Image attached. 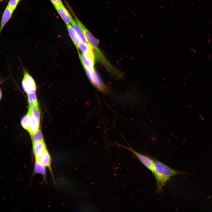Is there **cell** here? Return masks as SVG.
<instances>
[{
	"label": "cell",
	"mask_w": 212,
	"mask_h": 212,
	"mask_svg": "<svg viewBox=\"0 0 212 212\" xmlns=\"http://www.w3.org/2000/svg\"><path fill=\"white\" fill-rule=\"evenodd\" d=\"M18 4L17 0H9L7 6L14 11L16 9Z\"/></svg>",
	"instance_id": "d6986e66"
},
{
	"label": "cell",
	"mask_w": 212,
	"mask_h": 212,
	"mask_svg": "<svg viewBox=\"0 0 212 212\" xmlns=\"http://www.w3.org/2000/svg\"><path fill=\"white\" fill-rule=\"evenodd\" d=\"M14 11L7 5L3 13L0 25V35L3 28L12 18Z\"/></svg>",
	"instance_id": "52a82bcc"
},
{
	"label": "cell",
	"mask_w": 212,
	"mask_h": 212,
	"mask_svg": "<svg viewBox=\"0 0 212 212\" xmlns=\"http://www.w3.org/2000/svg\"><path fill=\"white\" fill-rule=\"evenodd\" d=\"M30 115V121L28 131L31 135L39 129L40 121L36 118Z\"/></svg>",
	"instance_id": "4fadbf2b"
},
{
	"label": "cell",
	"mask_w": 212,
	"mask_h": 212,
	"mask_svg": "<svg viewBox=\"0 0 212 212\" xmlns=\"http://www.w3.org/2000/svg\"><path fill=\"white\" fill-rule=\"evenodd\" d=\"M23 78L22 81L21 86L24 91L27 94L35 92L36 85L32 77L26 70L24 71Z\"/></svg>",
	"instance_id": "3957f363"
},
{
	"label": "cell",
	"mask_w": 212,
	"mask_h": 212,
	"mask_svg": "<svg viewBox=\"0 0 212 212\" xmlns=\"http://www.w3.org/2000/svg\"><path fill=\"white\" fill-rule=\"evenodd\" d=\"M90 73L91 74L88 78L92 84L102 92L105 94L109 93V90L101 82L95 70Z\"/></svg>",
	"instance_id": "277c9868"
},
{
	"label": "cell",
	"mask_w": 212,
	"mask_h": 212,
	"mask_svg": "<svg viewBox=\"0 0 212 212\" xmlns=\"http://www.w3.org/2000/svg\"><path fill=\"white\" fill-rule=\"evenodd\" d=\"M78 54L81 62L85 69H87L90 72H93L95 70L94 67L95 61L87 55L82 53L81 54L78 51Z\"/></svg>",
	"instance_id": "8992f818"
},
{
	"label": "cell",
	"mask_w": 212,
	"mask_h": 212,
	"mask_svg": "<svg viewBox=\"0 0 212 212\" xmlns=\"http://www.w3.org/2000/svg\"><path fill=\"white\" fill-rule=\"evenodd\" d=\"M3 82L2 80H1L0 79V84ZM2 96V93L1 89L0 87V101L1 99Z\"/></svg>",
	"instance_id": "44dd1931"
},
{
	"label": "cell",
	"mask_w": 212,
	"mask_h": 212,
	"mask_svg": "<svg viewBox=\"0 0 212 212\" xmlns=\"http://www.w3.org/2000/svg\"><path fill=\"white\" fill-rule=\"evenodd\" d=\"M66 25L69 36L78 51L81 41L72 25L69 24Z\"/></svg>",
	"instance_id": "30bf717a"
},
{
	"label": "cell",
	"mask_w": 212,
	"mask_h": 212,
	"mask_svg": "<svg viewBox=\"0 0 212 212\" xmlns=\"http://www.w3.org/2000/svg\"><path fill=\"white\" fill-rule=\"evenodd\" d=\"M54 6L66 25L70 24L73 18L63 4Z\"/></svg>",
	"instance_id": "5b68a950"
},
{
	"label": "cell",
	"mask_w": 212,
	"mask_h": 212,
	"mask_svg": "<svg viewBox=\"0 0 212 212\" xmlns=\"http://www.w3.org/2000/svg\"><path fill=\"white\" fill-rule=\"evenodd\" d=\"M119 145L132 153L146 168L151 171L152 172L153 167V158L138 153L132 148L130 146L129 147H127L122 145Z\"/></svg>",
	"instance_id": "7a4b0ae2"
},
{
	"label": "cell",
	"mask_w": 212,
	"mask_h": 212,
	"mask_svg": "<svg viewBox=\"0 0 212 212\" xmlns=\"http://www.w3.org/2000/svg\"><path fill=\"white\" fill-rule=\"evenodd\" d=\"M45 167V166L35 161L34 167V172L36 174L40 173L43 176L45 177L46 174Z\"/></svg>",
	"instance_id": "2e32d148"
},
{
	"label": "cell",
	"mask_w": 212,
	"mask_h": 212,
	"mask_svg": "<svg viewBox=\"0 0 212 212\" xmlns=\"http://www.w3.org/2000/svg\"><path fill=\"white\" fill-rule=\"evenodd\" d=\"M27 94L29 107H38L37 100L35 92L29 93Z\"/></svg>",
	"instance_id": "5bb4252c"
},
{
	"label": "cell",
	"mask_w": 212,
	"mask_h": 212,
	"mask_svg": "<svg viewBox=\"0 0 212 212\" xmlns=\"http://www.w3.org/2000/svg\"><path fill=\"white\" fill-rule=\"evenodd\" d=\"M30 115L40 121V112L38 107H30L28 113Z\"/></svg>",
	"instance_id": "e0dca14e"
},
{
	"label": "cell",
	"mask_w": 212,
	"mask_h": 212,
	"mask_svg": "<svg viewBox=\"0 0 212 212\" xmlns=\"http://www.w3.org/2000/svg\"><path fill=\"white\" fill-rule=\"evenodd\" d=\"M152 173L156 180V193H158L162 192L163 186L171 177L178 174H187L185 172L171 168L155 158Z\"/></svg>",
	"instance_id": "6da1fadb"
},
{
	"label": "cell",
	"mask_w": 212,
	"mask_h": 212,
	"mask_svg": "<svg viewBox=\"0 0 212 212\" xmlns=\"http://www.w3.org/2000/svg\"><path fill=\"white\" fill-rule=\"evenodd\" d=\"M17 0L18 2V3H19L21 0Z\"/></svg>",
	"instance_id": "7402d4cb"
},
{
	"label": "cell",
	"mask_w": 212,
	"mask_h": 212,
	"mask_svg": "<svg viewBox=\"0 0 212 212\" xmlns=\"http://www.w3.org/2000/svg\"><path fill=\"white\" fill-rule=\"evenodd\" d=\"M30 115L28 113L21 119V123L22 127L28 131L30 121Z\"/></svg>",
	"instance_id": "ac0fdd59"
},
{
	"label": "cell",
	"mask_w": 212,
	"mask_h": 212,
	"mask_svg": "<svg viewBox=\"0 0 212 212\" xmlns=\"http://www.w3.org/2000/svg\"><path fill=\"white\" fill-rule=\"evenodd\" d=\"M3 0H0V1H2Z\"/></svg>",
	"instance_id": "603a6c76"
},
{
	"label": "cell",
	"mask_w": 212,
	"mask_h": 212,
	"mask_svg": "<svg viewBox=\"0 0 212 212\" xmlns=\"http://www.w3.org/2000/svg\"><path fill=\"white\" fill-rule=\"evenodd\" d=\"M79 49H80L82 53L87 55L91 58L93 60L95 61V59L94 54L89 44L87 45L80 42L79 46Z\"/></svg>",
	"instance_id": "8fae6325"
},
{
	"label": "cell",
	"mask_w": 212,
	"mask_h": 212,
	"mask_svg": "<svg viewBox=\"0 0 212 212\" xmlns=\"http://www.w3.org/2000/svg\"><path fill=\"white\" fill-rule=\"evenodd\" d=\"M33 151L35 160L39 158L47 150L43 141L33 145Z\"/></svg>",
	"instance_id": "ba28073f"
},
{
	"label": "cell",
	"mask_w": 212,
	"mask_h": 212,
	"mask_svg": "<svg viewBox=\"0 0 212 212\" xmlns=\"http://www.w3.org/2000/svg\"><path fill=\"white\" fill-rule=\"evenodd\" d=\"M50 1L54 6L62 4L61 0H50Z\"/></svg>",
	"instance_id": "ffe728a7"
},
{
	"label": "cell",
	"mask_w": 212,
	"mask_h": 212,
	"mask_svg": "<svg viewBox=\"0 0 212 212\" xmlns=\"http://www.w3.org/2000/svg\"><path fill=\"white\" fill-rule=\"evenodd\" d=\"M33 145L43 141V136L41 130L38 129L31 135Z\"/></svg>",
	"instance_id": "9a60e30c"
},
{
	"label": "cell",
	"mask_w": 212,
	"mask_h": 212,
	"mask_svg": "<svg viewBox=\"0 0 212 212\" xmlns=\"http://www.w3.org/2000/svg\"><path fill=\"white\" fill-rule=\"evenodd\" d=\"M70 23L78 36L81 42L87 45L89 44L82 29L73 18Z\"/></svg>",
	"instance_id": "7c38bea8"
},
{
	"label": "cell",
	"mask_w": 212,
	"mask_h": 212,
	"mask_svg": "<svg viewBox=\"0 0 212 212\" xmlns=\"http://www.w3.org/2000/svg\"><path fill=\"white\" fill-rule=\"evenodd\" d=\"M51 156L47 150L39 158L35 160V161L45 167H48L52 174L51 166Z\"/></svg>",
	"instance_id": "9c48e42d"
}]
</instances>
